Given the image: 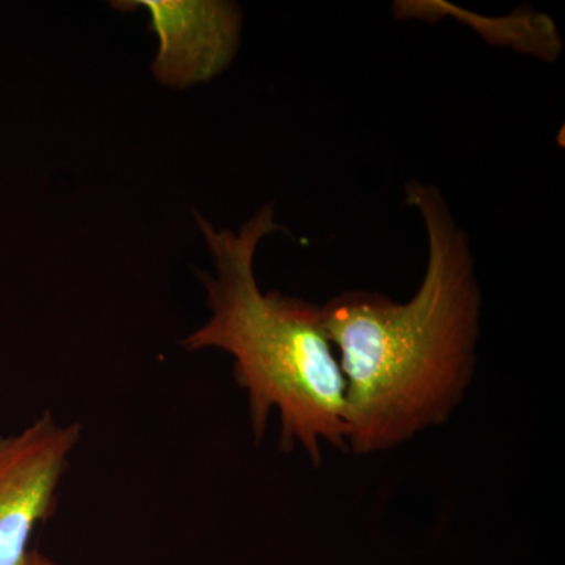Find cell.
Returning a JSON list of instances; mask_svg holds the SVG:
<instances>
[{"label":"cell","instance_id":"cell-1","mask_svg":"<svg viewBox=\"0 0 565 565\" xmlns=\"http://www.w3.org/2000/svg\"><path fill=\"white\" fill-rule=\"evenodd\" d=\"M427 263L407 302L345 291L321 305L345 381L348 451H390L451 418L473 382L482 294L468 233L435 184L408 181Z\"/></svg>","mask_w":565,"mask_h":565},{"label":"cell","instance_id":"cell-2","mask_svg":"<svg viewBox=\"0 0 565 565\" xmlns=\"http://www.w3.org/2000/svg\"><path fill=\"white\" fill-rule=\"evenodd\" d=\"M215 275L200 273L211 318L182 340L188 351L218 349L234 360L247 392L253 434L262 440L269 416H280V448H302L322 463V446L348 451L345 381L323 326L321 305L259 288L255 255L264 237L282 230L266 204L239 232L217 230L196 215Z\"/></svg>","mask_w":565,"mask_h":565},{"label":"cell","instance_id":"cell-3","mask_svg":"<svg viewBox=\"0 0 565 565\" xmlns=\"http://www.w3.org/2000/svg\"><path fill=\"white\" fill-rule=\"evenodd\" d=\"M81 437L79 423H57L51 412L20 434L0 435V565H20L36 527L55 514Z\"/></svg>","mask_w":565,"mask_h":565},{"label":"cell","instance_id":"cell-4","mask_svg":"<svg viewBox=\"0 0 565 565\" xmlns=\"http://www.w3.org/2000/svg\"><path fill=\"white\" fill-rule=\"evenodd\" d=\"M115 9L143 7L159 52L152 73L174 88L210 82L228 68L239 50L243 10L222 0H139L115 2Z\"/></svg>","mask_w":565,"mask_h":565},{"label":"cell","instance_id":"cell-5","mask_svg":"<svg viewBox=\"0 0 565 565\" xmlns=\"http://www.w3.org/2000/svg\"><path fill=\"white\" fill-rule=\"evenodd\" d=\"M20 565H58L55 564L54 561L50 559L46 555H43V553L39 552V550H31V552L28 553V556L22 559V563Z\"/></svg>","mask_w":565,"mask_h":565}]
</instances>
